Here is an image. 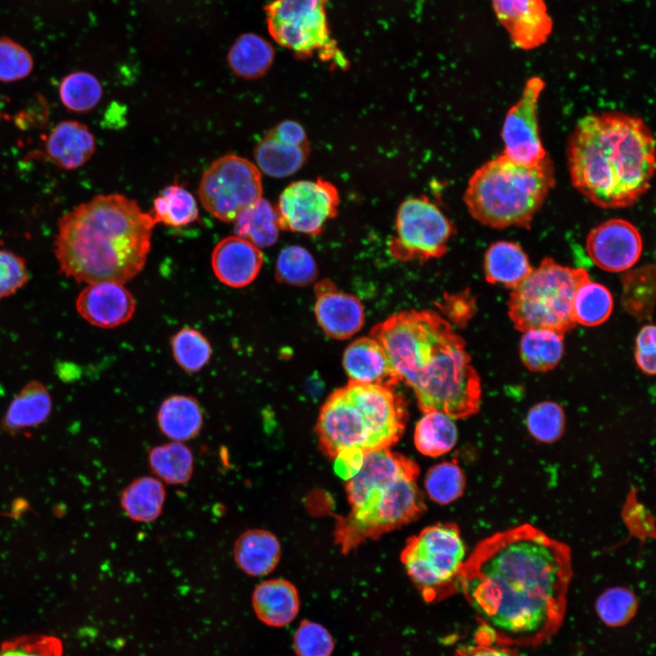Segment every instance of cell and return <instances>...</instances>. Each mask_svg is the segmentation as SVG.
Segmentation results:
<instances>
[{
  "mask_svg": "<svg viewBox=\"0 0 656 656\" xmlns=\"http://www.w3.org/2000/svg\"><path fill=\"white\" fill-rule=\"evenodd\" d=\"M571 577L569 548L524 524L476 546L460 589L498 642L536 645L561 624Z\"/></svg>",
  "mask_w": 656,
  "mask_h": 656,
  "instance_id": "6da1fadb",
  "label": "cell"
},
{
  "mask_svg": "<svg viewBox=\"0 0 656 656\" xmlns=\"http://www.w3.org/2000/svg\"><path fill=\"white\" fill-rule=\"evenodd\" d=\"M369 335L383 346L423 413L462 419L479 411L480 377L465 341L442 315L433 310L400 312L374 325Z\"/></svg>",
  "mask_w": 656,
  "mask_h": 656,
  "instance_id": "7a4b0ae2",
  "label": "cell"
},
{
  "mask_svg": "<svg viewBox=\"0 0 656 656\" xmlns=\"http://www.w3.org/2000/svg\"><path fill=\"white\" fill-rule=\"evenodd\" d=\"M155 226L121 194L97 195L58 220L53 251L59 271L77 282L124 283L143 269Z\"/></svg>",
  "mask_w": 656,
  "mask_h": 656,
  "instance_id": "3957f363",
  "label": "cell"
},
{
  "mask_svg": "<svg viewBox=\"0 0 656 656\" xmlns=\"http://www.w3.org/2000/svg\"><path fill=\"white\" fill-rule=\"evenodd\" d=\"M573 187L604 209L634 204L651 186L655 142L640 118L602 112L581 118L568 144Z\"/></svg>",
  "mask_w": 656,
  "mask_h": 656,
  "instance_id": "277c9868",
  "label": "cell"
},
{
  "mask_svg": "<svg viewBox=\"0 0 656 656\" xmlns=\"http://www.w3.org/2000/svg\"><path fill=\"white\" fill-rule=\"evenodd\" d=\"M418 476L419 466L412 458L390 448L364 455L358 472L346 480L350 510L335 523L334 541L343 554L425 511Z\"/></svg>",
  "mask_w": 656,
  "mask_h": 656,
  "instance_id": "5b68a950",
  "label": "cell"
},
{
  "mask_svg": "<svg viewBox=\"0 0 656 656\" xmlns=\"http://www.w3.org/2000/svg\"><path fill=\"white\" fill-rule=\"evenodd\" d=\"M407 418L405 400L395 387L349 382L327 397L315 432L331 458L346 451L366 454L397 443Z\"/></svg>",
  "mask_w": 656,
  "mask_h": 656,
  "instance_id": "8992f818",
  "label": "cell"
},
{
  "mask_svg": "<svg viewBox=\"0 0 656 656\" xmlns=\"http://www.w3.org/2000/svg\"><path fill=\"white\" fill-rule=\"evenodd\" d=\"M555 182L548 156L536 166H526L500 154L474 172L464 200L483 225L529 229Z\"/></svg>",
  "mask_w": 656,
  "mask_h": 656,
  "instance_id": "52a82bcc",
  "label": "cell"
},
{
  "mask_svg": "<svg viewBox=\"0 0 656 656\" xmlns=\"http://www.w3.org/2000/svg\"><path fill=\"white\" fill-rule=\"evenodd\" d=\"M588 279L584 269L544 258L510 293L508 315L515 328L521 332L545 328L564 334L573 329V299L579 286Z\"/></svg>",
  "mask_w": 656,
  "mask_h": 656,
  "instance_id": "ba28073f",
  "label": "cell"
},
{
  "mask_svg": "<svg viewBox=\"0 0 656 656\" xmlns=\"http://www.w3.org/2000/svg\"><path fill=\"white\" fill-rule=\"evenodd\" d=\"M466 548L453 523H437L408 538L401 552L407 575L428 600L460 589Z\"/></svg>",
  "mask_w": 656,
  "mask_h": 656,
  "instance_id": "9c48e42d",
  "label": "cell"
},
{
  "mask_svg": "<svg viewBox=\"0 0 656 656\" xmlns=\"http://www.w3.org/2000/svg\"><path fill=\"white\" fill-rule=\"evenodd\" d=\"M327 0H272L265 8L271 36L301 58L317 54L324 61L343 67V57L331 37Z\"/></svg>",
  "mask_w": 656,
  "mask_h": 656,
  "instance_id": "30bf717a",
  "label": "cell"
},
{
  "mask_svg": "<svg viewBox=\"0 0 656 656\" xmlns=\"http://www.w3.org/2000/svg\"><path fill=\"white\" fill-rule=\"evenodd\" d=\"M198 193L208 212L220 220L234 221L242 210L261 199V173L242 157L224 155L204 171Z\"/></svg>",
  "mask_w": 656,
  "mask_h": 656,
  "instance_id": "8fae6325",
  "label": "cell"
},
{
  "mask_svg": "<svg viewBox=\"0 0 656 656\" xmlns=\"http://www.w3.org/2000/svg\"><path fill=\"white\" fill-rule=\"evenodd\" d=\"M453 233V224L436 205L425 196L410 198L398 209L388 251L402 262L439 258Z\"/></svg>",
  "mask_w": 656,
  "mask_h": 656,
  "instance_id": "7c38bea8",
  "label": "cell"
},
{
  "mask_svg": "<svg viewBox=\"0 0 656 656\" xmlns=\"http://www.w3.org/2000/svg\"><path fill=\"white\" fill-rule=\"evenodd\" d=\"M339 204L336 187L323 179L292 182L282 190L275 207L280 229L317 235L336 216Z\"/></svg>",
  "mask_w": 656,
  "mask_h": 656,
  "instance_id": "4fadbf2b",
  "label": "cell"
},
{
  "mask_svg": "<svg viewBox=\"0 0 656 656\" xmlns=\"http://www.w3.org/2000/svg\"><path fill=\"white\" fill-rule=\"evenodd\" d=\"M544 87L540 77L528 79L520 98L507 111L502 128V154L526 166H536L548 156L538 123V103Z\"/></svg>",
  "mask_w": 656,
  "mask_h": 656,
  "instance_id": "5bb4252c",
  "label": "cell"
},
{
  "mask_svg": "<svg viewBox=\"0 0 656 656\" xmlns=\"http://www.w3.org/2000/svg\"><path fill=\"white\" fill-rule=\"evenodd\" d=\"M310 147L304 128L285 120L273 127L256 145L254 159L260 171L274 178L297 172L305 163Z\"/></svg>",
  "mask_w": 656,
  "mask_h": 656,
  "instance_id": "9a60e30c",
  "label": "cell"
},
{
  "mask_svg": "<svg viewBox=\"0 0 656 656\" xmlns=\"http://www.w3.org/2000/svg\"><path fill=\"white\" fill-rule=\"evenodd\" d=\"M586 247L589 258L599 268L618 272L629 270L638 261L642 240L632 223L611 219L589 233Z\"/></svg>",
  "mask_w": 656,
  "mask_h": 656,
  "instance_id": "2e32d148",
  "label": "cell"
},
{
  "mask_svg": "<svg viewBox=\"0 0 656 656\" xmlns=\"http://www.w3.org/2000/svg\"><path fill=\"white\" fill-rule=\"evenodd\" d=\"M79 315L93 326L114 328L127 323L134 314L136 302L120 282L87 283L76 300Z\"/></svg>",
  "mask_w": 656,
  "mask_h": 656,
  "instance_id": "e0dca14e",
  "label": "cell"
},
{
  "mask_svg": "<svg viewBox=\"0 0 656 656\" xmlns=\"http://www.w3.org/2000/svg\"><path fill=\"white\" fill-rule=\"evenodd\" d=\"M492 4L497 19L518 47L530 50L548 40L553 22L543 0H492Z\"/></svg>",
  "mask_w": 656,
  "mask_h": 656,
  "instance_id": "ac0fdd59",
  "label": "cell"
},
{
  "mask_svg": "<svg viewBox=\"0 0 656 656\" xmlns=\"http://www.w3.org/2000/svg\"><path fill=\"white\" fill-rule=\"evenodd\" d=\"M314 292V314L327 336L345 340L361 330L364 310L358 298L340 291L330 280L316 282Z\"/></svg>",
  "mask_w": 656,
  "mask_h": 656,
  "instance_id": "d6986e66",
  "label": "cell"
},
{
  "mask_svg": "<svg viewBox=\"0 0 656 656\" xmlns=\"http://www.w3.org/2000/svg\"><path fill=\"white\" fill-rule=\"evenodd\" d=\"M262 264L263 256L260 248L236 235L222 239L211 254L214 274L222 283L233 288L251 283Z\"/></svg>",
  "mask_w": 656,
  "mask_h": 656,
  "instance_id": "ffe728a7",
  "label": "cell"
},
{
  "mask_svg": "<svg viewBox=\"0 0 656 656\" xmlns=\"http://www.w3.org/2000/svg\"><path fill=\"white\" fill-rule=\"evenodd\" d=\"M343 366L349 382L392 387L400 383L383 346L370 335L345 348Z\"/></svg>",
  "mask_w": 656,
  "mask_h": 656,
  "instance_id": "44dd1931",
  "label": "cell"
},
{
  "mask_svg": "<svg viewBox=\"0 0 656 656\" xmlns=\"http://www.w3.org/2000/svg\"><path fill=\"white\" fill-rule=\"evenodd\" d=\"M96 149L90 129L77 120L56 124L45 142V155L56 167L74 170L84 166Z\"/></svg>",
  "mask_w": 656,
  "mask_h": 656,
  "instance_id": "7402d4cb",
  "label": "cell"
},
{
  "mask_svg": "<svg viewBox=\"0 0 656 656\" xmlns=\"http://www.w3.org/2000/svg\"><path fill=\"white\" fill-rule=\"evenodd\" d=\"M257 618L271 627H284L297 616L300 600L297 589L283 579H267L258 584L251 597Z\"/></svg>",
  "mask_w": 656,
  "mask_h": 656,
  "instance_id": "603a6c76",
  "label": "cell"
},
{
  "mask_svg": "<svg viewBox=\"0 0 656 656\" xmlns=\"http://www.w3.org/2000/svg\"><path fill=\"white\" fill-rule=\"evenodd\" d=\"M281 544L277 537L265 529H250L234 544L233 556L239 568L250 576H264L272 572L281 559Z\"/></svg>",
  "mask_w": 656,
  "mask_h": 656,
  "instance_id": "cb8c5ba5",
  "label": "cell"
},
{
  "mask_svg": "<svg viewBox=\"0 0 656 656\" xmlns=\"http://www.w3.org/2000/svg\"><path fill=\"white\" fill-rule=\"evenodd\" d=\"M52 410V399L46 386L39 381L28 382L10 403L2 420L8 433L36 426L44 423Z\"/></svg>",
  "mask_w": 656,
  "mask_h": 656,
  "instance_id": "d4e9b609",
  "label": "cell"
},
{
  "mask_svg": "<svg viewBox=\"0 0 656 656\" xmlns=\"http://www.w3.org/2000/svg\"><path fill=\"white\" fill-rule=\"evenodd\" d=\"M532 269L526 252L515 242L507 241L494 242L485 254V277L489 283L501 284L513 289L529 274Z\"/></svg>",
  "mask_w": 656,
  "mask_h": 656,
  "instance_id": "484cf974",
  "label": "cell"
},
{
  "mask_svg": "<svg viewBox=\"0 0 656 656\" xmlns=\"http://www.w3.org/2000/svg\"><path fill=\"white\" fill-rule=\"evenodd\" d=\"M157 418L161 432L179 442L195 437L203 423L198 401L184 395H172L166 398L159 406Z\"/></svg>",
  "mask_w": 656,
  "mask_h": 656,
  "instance_id": "4316f807",
  "label": "cell"
},
{
  "mask_svg": "<svg viewBox=\"0 0 656 656\" xmlns=\"http://www.w3.org/2000/svg\"><path fill=\"white\" fill-rule=\"evenodd\" d=\"M564 352V333L545 328L523 332L519 354L523 364L532 372L554 369Z\"/></svg>",
  "mask_w": 656,
  "mask_h": 656,
  "instance_id": "83f0119b",
  "label": "cell"
},
{
  "mask_svg": "<svg viewBox=\"0 0 656 656\" xmlns=\"http://www.w3.org/2000/svg\"><path fill=\"white\" fill-rule=\"evenodd\" d=\"M273 59L272 46L255 34L240 36L228 54V63L231 70L245 79H256L265 75Z\"/></svg>",
  "mask_w": 656,
  "mask_h": 656,
  "instance_id": "f1b7e54d",
  "label": "cell"
},
{
  "mask_svg": "<svg viewBox=\"0 0 656 656\" xmlns=\"http://www.w3.org/2000/svg\"><path fill=\"white\" fill-rule=\"evenodd\" d=\"M165 497V488L159 478L141 477L125 487L120 503L132 520L151 522L160 515Z\"/></svg>",
  "mask_w": 656,
  "mask_h": 656,
  "instance_id": "f546056e",
  "label": "cell"
},
{
  "mask_svg": "<svg viewBox=\"0 0 656 656\" xmlns=\"http://www.w3.org/2000/svg\"><path fill=\"white\" fill-rule=\"evenodd\" d=\"M280 230L275 208L262 198L242 210L234 220L235 235L258 248L273 245L278 240Z\"/></svg>",
  "mask_w": 656,
  "mask_h": 656,
  "instance_id": "4dcf8cb0",
  "label": "cell"
},
{
  "mask_svg": "<svg viewBox=\"0 0 656 656\" xmlns=\"http://www.w3.org/2000/svg\"><path fill=\"white\" fill-rule=\"evenodd\" d=\"M457 440L454 419L438 411L424 413L415 427L414 442L416 449L428 456L448 453Z\"/></svg>",
  "mask_w": 656,
  "mask_h": 656,
  "instance_id": "1f68e13d",
  "label": "cell"
},
{
  "mask_svg": "<svg viewBox=\"0 0 656 656\" xmlns=\"http://www.w3.org/2000/svg\"><path fill=\"white\" fill-rule=\"evenodd\" d=\"M149 463L160 481L171 485L188 482L194 467L191 450L179 441L154 446L149 451Z\"/></svg>",
  "mask_w": 656,
  "mask_h": 656,
  "instance_id": "d6a6232c",
  "label": "cell"
},
{
  "mask_svg": "<svg viewBox=\"0 0 656 656\" xmlns=\"http://www.w3.org/2000/svg\"><path fill=\"white\" fill-rule=\"evenodd\" d=\"M149 213L155 224L160 222L171 227H181L195 221L199 210L195 198L188 190L172 184L164 188L155 198Z\"/></svg>",
  "mask_w": 656,
  "mask_h": 656,
  "instance_id": "836d02e7",
  "label": "cell"
},
{
  "mask_svg": "<svg viewBox=\"0 0 656 656\" xmlns=\"http://www.w3.org/2000/svg\"><path fill=\"white\" fill-rule=\"evenodd\" d=\"M622 305L626 312L638 319L651 316L655 299V270L646 265L626 272L621 278Z\"/></svg>",
  "mask_w": 656,
  "mask_h": 656,
  "instance_id": "e575fe53",
  "label": "cell"
},
{
  "mask_svg": "<svg viewBox=\"0 0 656 656\" xmlns=\"http://www.w3.org/2000/svg\"><path fill=\"white\" fill-rule=\"evenodd\" d=\"M612 309L613 298L605 286L589 279L579 286L572 304L576 324L588 327L600 325L607 321Z\"/></svg>",
  "mask_w": 656,
  "mask_h": 656,
  "instance_id": "d590c367",
  "label": "cell"
},
{
  "mask_svg": "<svg viewBox=\"0 0 656 656\" xmlns=\"http://www.w3.org/2000/svg\"><path fill=\"white\" fill-rule=\"evenodd\" d=\"M58 93L67 109L75 113H85L99 103L103 88L95 76L77 71L67 75L61 80Z\"/></svg>",
  "mask_w": 656,
  "mask_h": 656,
  "instance_id": "8d00e7d4",
  "label": "cell"
},
{
  "mask_svg": "<svg viewBox=\"0 0 656 656\" xmlns=\"http://www.w3.org/2000/svg\"><path fill=\"white\" fill-rule=\"evenodd\" d=\"M317 266L305 248L291 245L281 251L276 261V280L292 286H307L317 277Z\"/></svg>",
  "mask_w": 656,
  "mask_h": 656,
  "instance_id": "74e56055",
  "label": "cell"
},
{
  "mask_svg": "<svg viewBox=\"0 0 656 656\" xmlns=\"http://www.w3.org/2000/svg\"><path fill=\"white\" fill-rule=\"evenodd\" d=\"M170 345L176 363L187 373L199 372L211 356L209 340L200 331L191 327L178 331L172 336Z\"/></svg>",
  "mask_w": 656,
  "mask_h": 656,
  "instance_id": "f35d334b",
  "label": "cell"
},
{
  "mask_svg": "<svg viewBox=\"0 0 656 656\" xmlns=\"http://www.w3.org/2000/svg\"><path fill=\"white\" fill-rule=\"evenodd\" d=\"M466 479L456 461L442 462L428 469L425 478V489L436 503L447 505L462 496Z\"/></svg>",
  "mask_w": 656,
  "mask_h": 656,
  "instance_id": "ab89813d",
  "label": "cell"
},
{
  "mask_svg": "<svg viewBox=\"0 0 656 656\" xmlns=\"http://www.w3.org/2000/svg\"><path fill=\"white\" fill-rule=\"evenodd\" d=\"M526 423L534 438L543 443H552L563 434L565 415L559 405L544 401L530 408Z\"/></svg>",
  "mask_w": 656,
  "mask_h": 656,
  "instance_id": "60d3db41",
  "label": "cell"
},
{
  "mask_svg": "<svg viewBox=\"0 0 656 656\" xmlns=\"http://www.w3.org/2000/svg\"><path fill=\"white\" fill-rule=\"evenodd\" d=\"M638 607L634 593L622 587H615L604 591L596 603L600 619L608 626L619 627L629 622L636 613Z\"/></svg>",
  "mask_w": 656,
  "mask_h": 656,
  "instance_id": "b9f144b4",
  "label": "cell"
},
{
  "mask_svg": "<svg viewBox=\"0 0 656 656\" xmlns=\"http://www.w3.org/2000/svg\"><path fill=\"white\" fill-rule=\"evenodd\" d=\"M34 67L30 52L13 39L0 37V81L15 82L28 77Z\"/></svg>",
  "mask_w": 656,
  "mask_h": 656,
  "instance_id": "7bdbcfd3",
  "label": "cell"
},
{
  "mask_svg": "<svg viewBox=\"0 0 656 656\" xmlns=\"http://www.w3.org/2000/svg\"><path fill=\"white\" fill-rule=\"evenodd\" d=\"M63 643L56 636L30 634L5 641L0 656H62Z\"/></svg>",
  "mask_w": 656,
  "mask_h": 656,
  "instance_id": "ee69618b",
  "label": "cell"
},
{
  "mask_svg": "<svg viewBox=\"0 0 656 656\" xmlns=\"http://www.w3.org/2000/svg\"><path fill=\"white\" fill-rule=\"evenodd\" d=\"M293 648L297 656H331L334 642L323 626L304 620L294 633Z\"/></svg>",
  "mask_w": 656,
  "mask_h": 656,
  "instance_id": "f6af8a7d",
  "label": "cell"
},
{
  "mask_svg": "<svg viewBox=\"0 0 656 656\" xmlns=\"http://www.w3.org/2000/svg\"><path fill=\"white\" fill-rule=\"evenodd\" d=\"M28 278L26 261L12 251L0 250V300L15 293Z\"/></svg>",
  "mask_w": 656,
  "mask_h": 656,
  "instance_id": "bcb514c9",
  "label": "cell"
},
{
  "mask_svg": "<svg viewBox=\"0 0 656 656\" xmlns=\"http://www.w3.org/2000/svg\"><path fill=\"white\" fill-rule=\"evenodd\" d=\"M438 308L454 324L465 327L476 313V299L468 291L445 293Z\"/></svg>",
  "mask_w": 656,
  "mask_h": 656,
  "instance_id": "7dc6e473",
  "label": "cell"
},
{
  "mask_svg": "<svg viewBox=\"0 0 656 656\" xmlns=\"http://www.w3.org/2000/svg\"><path fill=\"white\" fill-rule=\"evenodd\" d=\"M635 362L647 375L656 371L655 326L646 324L639 331L635 341Z\"/></svg>",
  "mask_w": 656,
  "mask_h": 656,
  "instance_id": "c3c4849f",
  "label": "cell"
},
{
  "mask_svg": "<svg viewBox=\"0 0 656 656\" xmlns=\"http://www.w3.org/2000/svg\"><path fill=\"white\" fill-rule=\"evenodd\" d=\"M626 518L627 524L630 529H632L637 536H648L649 528V514L642 505L633 497L632 501L628 499L626 505Z\"/></svg>",
  "mask_w": 656,
  "mask_h": 656,
  "instance_id": "681fc988",
  "label": "cell"
},
{
  "mask_svg": "<svg viewBox=\"0 0 656 656\" xmlns=\"http://www.w3.org/2000/svg\"><path fill=\"white\" fill-rule=\"evenodd\" d=\"M364 455V454L358 451L340 453L333 458L335 459L336 473L345 480L349 479L360 469Z\"/></svg>",
  "mask_w": 656,
  "mask_h": 656,
  "instance_id": "f907efd6",
  "label": "cell"
},
{
  "mask_svg": "<svg viewBox=\"0 0 656 656\" xmlns=\"http://www.w3.org/2000/svg\"><path fill=\"white\" fill-rule=\"evenodd\" d=\"M460 656H516L512 651L506 648L493 647L488 645H479L466 650L461 652Z\"/></svg>",
  "mask_w": 656,
  "mask_h": 656,
  "instance_id": "816d5d0a",
  "label": "cell"
}]
</instances>
